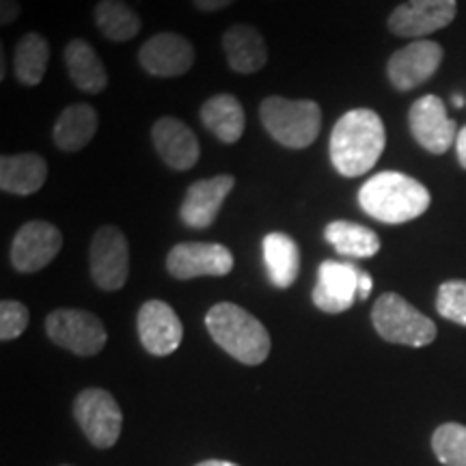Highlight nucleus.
<instances>
[{
	"mask_svg": "<svg viewBox=\"0 0 466 466\" xmlns=\"http://www.w3.org/2000/svg\"><path fill=\"white\" fill-rule=\"evenodd\" d=\"M384 145L387 132L376 110H348L330 132V162L343 177H359L376 167Z\"/></svg>",
	"mask_w": 466,
	"mask_h": 466,
	"instance_id": "nucleus-1",
	"label": "nucleus"
},
{
	"mask_svg": "<svg viewBox=\"0 0 466 466\" xmlns=\"http://www.w3.org/2000/svg\"><path fill=\"white\" fill-rule=\"evenodd\" d=\"M430 190L410 175L382 171L367 179L359 190V206L367 217L387 225L410 223L428 212Z\"/></svg>",
	"mask_w": 466,
	"mask_h": 466,
	"instance_id": "nucleus-2",
	"label": "nucleus"
},
{
	"mask_svg": "<svg viewBox=\"0 0 466 466\" xmlns=\"http://www.w3.org/2000/svg\"><path fill=\"white\" fill-rule=\"evenodd\" d=\"M206 329L229 357L244 365H261L270 354L272 341L268 329L240 305H214L206 316Z\"/></svg>",
	"mask_w": 466,
	"mask_h": 466,
	"instance_id": "nucleus-3",
	"label": "nucleus"
},
{
	"mask_svg": "<svg viewBox=\"0 0 466 466\" xmlns=\"http://www.w3.org/2000/svg\"><path fill=\"white\" fill-rule=\"evenodd\" d=\"M259 119L279 145L288 149H305L316 143L322 127V110L313 100L268 96L259 106Z\"/></svg>",
	"mask_w": 466,
	"mask_h": 466,
	"instance_id": "nucleus-4",
	"label": "nucleus"
},
{
	"mask_svg": "<svg viewBox=\"0 0 466 466\" xmlns=\"http://www.w3.org/2000/svg\"><path fill=\"white\" fill-rule=\"evenodd\" d=\"M376 333L389 343L425 348L436 339V324L400 294L387 291L371 309Z\"/></svg>",
	"mask_w": 466,
	"mask_h": 466,
	"instance_id": "nucleus-5",
	"label": "nucleus"
},
{
	"mask_svg": "<svg viewBox=\"0 0 466 466\" xmlns=\"http://www.w3.org/2000/svg\"><path fill=\"white\" fill-rule=\"evenodd\" d=\"M46 333L55 346L78 357H96L108 341L102 319L83 309H55L46 318Z\"/></svg>",
	"mask_w": 466,
	"mask_h": 466,
	"instance_id": "nucleus-6",
	"label": "nucleus"
},
{
	"mask_svg": "<svg viewBox=\"0 0 466 466\" xmlns=\"http://www.w3.org/2000/svg\"><path fill=\"white\" fill-rule=\"evenodd\" d=\"M74 417L93 447L108 450L121 436L124 412L104 389H85L74 400Z\"/></svg>",
	"mask_w": 466,
	"mask_h": 466,
	"instance_id": "nucleus-7",
	"label": "nucleus"
},
{
	"mask_svg": "<svg viewBox=\"0 0 466 466\" xmlns=\"http://www.w3.org/2000/svg\"><path fill=\"white\" fill-rule=\"evenodd\" d=\"M91 279L104 291H119L130 277V247L124 231L104 225L93 233L89 247Z\"/></svg>",
	"mask_w": 466,
	"mask_h": 466,
	"instance_id": "nucleus-8",
	"label": "nucleus"
},
{
	"mask_svg": "<svg viewBox=\"0 0 466 466\" xmlns=\"http://www.w3.org/2000/svg\"><path fill=\"white\" fill-rule=\"evenodd\" d=\"M233 253L218 242H182L167 255V270L173 279L190 281L199 277H225L233 270Z\"/></svg>",
	"mask_w": 466,
	"mask_h": 466,
	"instance_id": "nucleus-9",
	"label": "nucleus"
},
{
	"mask_svg": "<svg viewBox=\"0 0 466 466\" xmlns=\"http://www.w3.org/2000/svg\"><path fill=\"white\" fill-rule=\"evenodd\" d=\"M458 0H406L389 15L387 26L395 37L425 39L456 20Z\"/></svg>",
	"mask_w": 466,
	"mask_h": 466,
	"instance_id": "nucleus-10",
	"label": "nucleus"
},
{
	"mask_svg": "<svg viewBox=\"0 0 466 466\" xmlns=\"http://www.w3.org/2000/svg\"><path fill=\"white\" fill-rule=\"evenodd\" d=\"M63 233L48 220H28L17 229L11 242V266L22 275L44 270L61 253Z\"/></svg>",
	"mask_w": 466,
	"mask_h": 466,
	"instance_id": "nucleus-11",
	"label": "nucleus"
},
{
	"mask_svg": "<svg viewBox=\"0 0 466 466\" xmlns=\"http://www.w3.org/2000/svg\"><path fill=\"white\" fill-rule=\"evenodd\" d=\"M408 126L415 141L430 154L441 156L456 145L458 126L439 96L419 97L408 110Z\"/></svg>",
	"mask_w": 466,
	"mask_h": 466,
	"instance_id": "nucleus-12",
	"label": "nucleus"
},
{
	"mask_svg": "<svg viewBox=\"0 0 466 466\" xmlns=\"http://www.w3.org/2000/svg\"><path fill=\"white\" fill-rule=\"evenodd\" d=\"M442 56V46L430 39H417V42L404 46L393 52L387 63L389 83L398 91H412L428 83L439 72Z\"/></svg>",
	"mask_w": 466,
	"mask_h": 466,
	"instance_id": "nucleus-13",
	"label": "nucleus"
},
{
	"mask_svg": "<svg viewBox=\"0 0 466 466\" xmlns=\"http://www.w3.org/2000/svg\"><path fill=\"white\" fill-rule=\"evenodd\" d=\"M195 46L179 33H156L138 50V63L156 78H177L188 74L195 66Z\"/></svg>",
	"mask_w": 466,
	"mask_h": 466,
	"instance_id": "nucleus-14",
	"label": "nucleus"
},
{
	"mask_svg": "<svg viewBox=\"0 0 466 466\" xmlns=\"http://www.w3.org/2000/svg\"><path fill=\"white\" fill-rule=\"evenodd\" d=\"M359 279L360 268L346 261L326 259L318 268V285L313 288V305L319 311L337 313L348 311L359 299Z\"/></svg>",
	"mask_w": 466,
	"mask_h": 466,
	"instance_id": "nucleus-15",
	"label": "nucleus"
},
{
	"mask_svg": "<svg viewBox=\"0 0 466 466\" xmlns=\"http://www.w3.org/2000/svg\"><path fill=\"white\" fill-rule=\"evenodd\" d=\"M137 329L143 348L154 357H168L184 339L182 319L162 300H147L138 309Z\"/></svg>",
	"mask_w": 466,
	"mask_h": 466,
	"instance_id": "nucleus-16",
	"label": "nucleus"
},
{
	"mask_svg": "<svg viewBox=\"0 0 466 466\" xmlns=\"http://www.w3.org/2000/svg\"><path fill=\"white\" fill-rule=\"evenodd\" d=\"M236 186L233 175H217V177L199 179L186 190L179 218L190 229H208L217 220L220 208Z\"/></svg>",
	"mask_w": 466,
	"mask_h": 466,
	"instance_id": "nucleus-17",
	"label": "nucleus"
},
{
	"mask_svg": "<svg viewBox=\"0 0 466 466\" xmlns=\"http://www.w3.org/2000/svg\"><path fill=\"white\" fill-rule=\"evenodd\" d=\"M151 143L160 160L173 171H190L201 158V147L195 132L175 116H160L151 126Z\"/></svg>",
	"mask_w": 466,
	"mask_h": 466,
	"instance_id": "nucleus-18",
	"label": "nucleus"
},
{
	"mask_svg": "<svg viewBox=\"0 0 466 466\" xmlns=\"http://www.w3.org/2000/svg\"><path fill=\"white\" fill-rule=\"evenodd\" d=\"M227 63L238 74H255L266 67L268 46L253 25H233L223 35Z\"/></svg>",
	"mask_w": 466,
	"mask_h": 466,
	"instance_id": "nucleus-19",
	"label": "nucleus"
},
{
	"mask_svg": "<svg viewBox=\"0 0 466 466\" xmlns=\"http://www.w3.org/2000/svg\"><path fill=\"white\" fill-rule=\"evenodd\" d=\"M48 179V165L37 154H5L0 158V188L17 197L35 195Z\"/></svg>",
	"mask_w": 466,
	"mask_h": 466,
	"instance_id": "nucleus-20",
	"label": "nucleus"
},
{
	"mask_svg": "<svg viewBox=\"0 0 466 466\" xmlns=\"http://www.w3.org/2000/svg\"><path fill=\"white\" fill-rule=\"evenodd\" d=\"M201 124L212 132L220 143L233 145L242 138L244 126H247V115L240 100L231 93H218L212 96L201 106Z\"/></svg>",
	"mask_w": 466,
	"mask_h": 466,
	"instance_id": "nucleus-21",
	"label": "nucleus"
},
{
	"mask_svg": "<svg viewBox=\"0 0 466 466\" xmlns=\"http://www.w3.org/2000/svg\"><path fill=\"white\" fill-rule=\"evenodd\" d=\"M66 67L76 89L89 96H97L106 89L108 72L104 67L102 58L93 50V46L85 39H72L66 46Z\"/></svg>",
	"mask_w": 466,
	"mask_h": 466,
	"instance_id": "nucleus-22",
	"label": "nucleus"
},
{
	"mask_svg": "<svg viewBox=\"0 0 466 466\" xmlns=\"http://www.w3.org/2000/svg\"><path fill=\"white\" fill-rule=\"evenodd\" d=\"M97 126H100V119H97L96 108L85 102L72 104V106H67L58 115L55 130H52V138H55L58 149L74 154V151L85 149L93 141Z\"/></svg>",
	"mask_w": 466,
	"mask_h": 466,
	"instance_id": "nucleus-23",
	"label": "nucleus"
},
{
	"mask_svg": "<svg viewBox=\"0 0 466 466\" xmlns=\"http://www.w3.org/2000/svg\"><path fill=\"white\" fill-rule=\"evenodd\" d=\"M264 261L270 283L279 289L294 285L300 272L299 244L288 233L272 231L264 238Z\"/></svg>",
	"mask_w": 466,
	"mask_h": 466,
	"instance_id": "nucleus-24",
	"label": "nucleus"
},
{
	"mask_svg": "<svg viewBox=\"0 0 466 466\" xmlns=\"http://www.w3.org/2000/svg\"><path fill=\"white\" fill-rule=\"evenodd\" d=\"M324 238L343 258L367 259L380 250V238L370 227L352 220H333L324 227Z\"/></svg>",
	"mask_w": 466,
	"mask_h": 466,
	"instance_id": "nucleus-25",
	"label": "nucleus"
},
{
	"mask_svg": "<svg viewBox=\"0 0 466 466\" xmlns=\"http://www.w3.org/2000/svg\"><path fill=\"white\" fill-rule=\"evenodd\" d=\"M93 22L108 42H132L141 33V15L126 0H100L93 9Z\"/></svg>",
	"mask_w": 466,
	"mask_h": 466,
	"instance_id": "nucleus-26",
	"label": "nucleus"
},
{
	"mask_svg": "<svg viewBox=\"0 0 466 466\" xmlns=\"http://www.w3.org/2000/svg\"><path fill=\"white\" fill-rule=\"evenodd\" d=\"M50 61V44L44 35H22L14 52V74L17 83L25 86H37L44 80Z\"/></svg>",
	"mask_w": 466,
	"mask_h": 466,
	"instance_id": "nucleus-27",
	"label": "nucleus"
},
{
	"mask_svg": "<svg viewBox=\"0 0 466 466\" xmlns=\"http://www.w3.org/2000/svg\"><path fill=\"white\" fill-rule=\"evenodd\" d=\"M434 456L445 466H466V425L445 423L432 436Z\"/></svg>",
	"mask_w": 466,
	"mask_h": 466,
	"instance_id": "nucleus-28",
	"label": "nucleus"
},
{
	"mask_svg": "<svg viewBox=\"0 0 466 466\" xmlns=\"http://www.w3.org/2000/svg\"><path fill=\"white\" fill-rule=\"evenodd\" d=\"M436 311L453 324L466 326V281H445L436 294Z\"/></svg>",
	"mask_w": 466,
	"mask_h": 466,
	"instance_id": "nucleus-29",
	"label": "nucleus"
},
{
	"mask_svg": "<svg viewBox=\"0 0 466 466\" xmlns=\"http://www.w3.org/2000/svg\"><path fill=\"white\" fill-rule=\"evenodd\" d=\"M28 309L17 300L0 302V341H14L26 330L28 326Z\"/></svg>",
	"mask_w": 466,
	"mask_h": 466,
	"instance_id": "nucleus-30",
	"label": "nucleus"
},
{
	"mask_svg": "<svg viewBox=\"0 0 466 466\" xmlns=\"http://www.w3.org/2000/svg\"><path fill=\"white\" fill-rule=\"evenodd\" d=\"M22 7L17 0H0V25L9 26L20 17Z\"/></svg>",
	"mask_w": 466,
	"mask_h": 466,
	"instance_id": "nucleus-31",
	"label": "nucleus"
},
{
	"mask_svg": "<svg viewBox=\"0 0 466 466\" xmlns=\"http://www.w3.org/2000/svg\"><path fill=\"white\" fill-rule=\"evenodd\" d=\"M233 3H236V0H192V5H195V7L199 11H203V14L223 11L227 7H231Z\"/></svg>",
	"mask_w": 466,
	"mask_h": 466,
	"instance_id": "nucleus-32",
	"label": "nucleus"
},
{
	"mask_svg": "<svg viewBox=\"0 0 466 466\" xmlns=\"http://www.w3.org/2000/svg\"><path fill=\"white\" fill-rule=\"evenodd\" d=\"M456 154H458L460 167L466 168V126L462 127V130L458 132V138H456Z\"/></svg>",
	"mask_w": 466,
	"mask_h": 466,
	"instance_id": "nucleus-33",
	"label": "nucleus"
},
{
	"mask_svg": "<svg viewBox=\"0 0 466 466\" xmlns=\"http://www.w3.org/2000/svg\"><path fill=\"white\" fill-rule=\"evenodd\" d=\"M371 288H374V279H371L367 272L360 270V279H359V299L365 300L370 296Z\"/></svg>",
	"mask_w": 466,
	"mask_h": 466,
	"instance_id": "nucleus-34",
	"label": "nucleus"
},
{
	"mask_svg": "<svg viewBox=\"0 0 466 466\" xmlns=\"http://www.w3.org/2000/svg\"><path fill=\"white\" fill-rule=\"evenodd\" d=\"M195 466H238V464L225 462V460H206V462H199V464H195Z\"/></svg>",
	"mask_w": 466,
	"mask_h": 466,
	"instance_id": "nucleus-35",
	"label": "nucleus"
},
{
	"mask_svg": "<svg viewBox=\"0 0 466 466\" xmlns=\"http://www.w3.org/2000/svg\"><path fill=\"white\" fill-rule=\"evenodd\" d=\"M453 104H456V106H464L462 96H453Z\"/></svg>",
	"mask_w": 466,
	"mask_h": 466,
	"instance_id": "nucleus-36",
	"label": "nucleus"
}]
</instances>
